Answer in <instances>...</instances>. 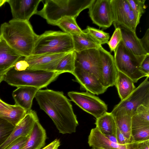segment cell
<instances>
[{
	"label": "cell",
	"mask_w": 149,
	"mask_h": 149,
	"mask_svg": "<svg viewBox=\"0 0 149 149\" xmlns=\"http://www.w3.org/2000/svg\"><path fill=\"white\" fill-rule=\"evenodd\" d=\"M35 97L40 109L51 118L60 133L75 132L78 122L70 100L63 92L39 90Z\"/></svg>",
	"instance_id": "cell-1"
},
{
	"label": "cell",
	"mask_w": 149,
	"mask_h": 149,
	"mask_svg": "<svg viewBox=\"0 0 149 149\" xmlns=\"http://www.w3.org/2000/svg\"><path fill=\"white\" fill-rule=\"evenodd\" d=\"M0 36L14 50L26 57L32 55L38 35L29 21L12 19L1 24Z\"/></svg>",
	"instance_id": "cell-2"
},
{
	"label": "cell",
	"mask_w": 149,
	"mask_h": 149,
	"mask_svg": "<svg viewBox=\"0 0 149 149\" xmlns=\"http://www.w3.org/2000/svg\"><path fill=\"white\" fill-rule=\"evenodd\" d=\"M93 0H46L43 8L36 14L51 25H56L67 17L76 18L83 10L88 8Z\"/></svg>",
	"instance_id": "cell-3"
},
{
	"label": "cell",
	"mask_w": 149,
	"mask_h": 149,
	"mask_svg": "<svg viewBox=\"0 0 149 149\" xmlns=\"http://www.w3.org/2000/svg\"><path fill=\"white\" fill-rule=\"evenodd\" d=\"M74 48L71 35L61 31H46L38 36L32 55L67 53Z\"/></svg>",
	"instance_id": "cell-4"
},
{
	"label": "cell",
	"mask_w": 149,
	"mask_h": 149,
	"mask_svg": "<svg viewBox=\"0 0 149 149\" xmlns=\"http://www.w3.org/2000/svg\"><path fill=\"white\" fill-rule=\"evenodd\" d=\"M61 74L56 71H17L13 68L4 75L3 81L9 85L17 87L29 86L40 89L46 87Z\"/></svg>",
	"instance_id": "cell-5"
},
{
	"label": "cell",
	"mask_w": 149,
	"mask_h": 149,
	"mask_svg": "<svg viewBox=\"0 0 149 149\" xmlns=\"http://www.w3.org/2000/svg\"><path fill=\"white\" fill-rule=\"evenodd\" d=\"M114 52V59L118 71L128 77L134 83H136L142 77L148 76L139 70L147 54L140 56L134 55L125 47L122 40Z\"/></svg>",
	"instance_id": "cell-6"
},
{
	"label": "cell",
	"mask_w": 149,
	"mask_h": 149,
	"mask_svg": "<svg viewBox=\"0 0 149 149\" xmlns=\"http://www.w3.org/2000/svg\"><path fill=\"white\" fill-rule=\"evenodd\" d=\"M149 76L125 99L121 100L111 112L113 116L128 114L132 116L141 105L149 107Z\"/></svg>",
	"instance_id": "cell-7"
},
{
	"label": "cell",
	"mask_w": 149,
	"mask_h": 149,
	"mask_svg": "<svg viewBox=\"0 0 149 149\" xmlns=\"http://www.w3.org/2000/svg\"><path fill=\"white\" fill-rule=\"evenodd\" d=\"M71 101L85 111L97 118L107 112V105L99 97L89 92L70 91Z\"/></svg>",
	"instance_id": "cell-8"
},
{
	"label": "cell",
	"mask_w": 149,
	"mask_h": 149,
	"mask_svg": "<svg viewBox=\"0 0 149 149\" xmlns=\"http://www.w3.org/2000/svg\"><path fill=\"white\" fill-rule=\"evenodd\" d=\"M93 23L103 30L109 27L114 22L111 0H93L88 8Z\"/></svg>",
	"instance_id": "cell-9"
},
{
	"label": "cell",
	"mask_w": 149,
	"mask_h": 149,
	"mask_svg": "<svg viewBox=\"0 0 149 149\" xmlns=\"http://www.w3.org/2000/svg\"><path fill=\"white\" fill-rule=\"evenodd\" d=\"M113 22L136 32L140 20L132 9L127 0H111Z\"/></svg>",
	"instance_id": "cell-10"
},
{
	"label": "cell",
	"mask_w": 149,
	"mask_h": 149,
	"mask_svg": "<svg viewBox=\"0 0 149 149\" xmlns=\"http://www.w3.org/2000/svg\"><path fill=\"white\" fill-rule=\"evenodd\" d=\"M75 52V67L93 74L101 82V63L98 49H92Z\"/></svg>",
	"instance_id": "cell-11"
},
{
	"label": "cell",
	"mask_w": 149,
	"mask_h": 149,
	"mask_svg": "<svg viewBox=\"0 0 149 149\" xmlns=\"http://www.w3.org/2000/svg\"><path fill=\"white\" fill-rule=\"evenodd\" d=\"M67 53L39 55H31L25 57L28 64L26 70L55 71L62 58Z\"/></svg>",
	"instance_id": "cell-12"
},
{
	"label": "cell",
	"mask_w": 149,
	"mask_h": 149,
	"mask_svg": "<svg viewBox=\"0 0 149 149\" xmlns=\"http://www.w3.org/2000/svg\"><path fill=\"white\" fill-rule=\"evenodd\" d=\"M101 63V82L107 88L115 86L118 70L115 64L113 56L110 53L100 46L98 49Z\"/></svg>",
	"instance_id": "cell-13"
},
{
	"label": "cell",
	"mask_w": 149,
	"mask_h": 149,
	"mask_svg": "<svg viewBox=\"0 0 149 149\" xmlns=\"http://www.w3.org/2000/svg\"><path fill=\"white\" fill-rule=\"evenodd\" d=\"M39 121L36 112L32 110L26 114L15 127L6 140L0 146V149H4L17 138L22 136H30L36 123Z\"/></svg>",
	"instance_id": "cell-14"
},
{
	"label": "cell",
	"mask_w": 149,
	"mask_h": 149,
	"mask_svg": "<svg viewBox=\"0 0 149 149\" xmlns=\"http://www.w3.org/2000/svg\"><path fill=\"white\" fill-rule=\"evenodd\" d=\"M42 0H8L13 19L15 20L29 21L36 14L37 8Z\"/></svg>",
	"instance_id": "cell-15"
},
{
	"label": "cell",
	"mask_w": 149,
	"mask_h": 149,
	"mask_svg": "<svg viewBox=\"0 0 149 149\" xmlns=\"http://www.w3.org/2000/svg\"><path fill=\"white\" fill-rule=\"evenodd\" d=\"M72 74L75 77V81L80 84L81 90L99 95L103 93L107 90L94 75L81 68L75 67Z\"/></svg>",
	"instance_id": "cell-16"
},
{
	"label": "cell",
	"mask_w": 149,
	"mask_h": 149,
	"mask_svg": "<svg viewBox=\"0 0 149 149\" xmlns=\"http://www.w3.org/2000/svg\"><path fill=\"white\" fill-rule=\"evenodd\" d=\"M136 142L120 145L112 142L95 127L92 129L88 136V143L90 147L96 149H135Z\"/></svg>",
	"instance_id": "cell-17"
},
{
	"label": "cell",
	"mask_w": 149,
	"mask_h": 149,
	"mask_svg": "<svg viewBox=\"0 0 149 149\" xmlns=\"http://www.w3.org/2000/svg\"><path fill=\"white\" fill-rule=\"evenodd\" d=\"M24 57L10 47L0 36V77L4 75Z\"/></svg>",
	"instance_id": "cell-18"
},
{
	"label": "cell",
	"mask_w": 149,
	"mask_h": 149,
	"mask_svg": "<svg viewBox=\"0 0 149 149\" xmlns=\"http://www.w3.org/2000/svg\"><path fill=\"white\" fill-rule=\"evenodd\" d=\"M113 24L115 28L118 27L120 29L122 34V40L130 52L137 56L148 54L143 47L140 39L137 36L135 31L116 22H113Z\"/></svg>",
	"instance_id": "cell-19"
},
{
	"label": "cell",
	"mask_w": 149,
	"mask_h": 149,
	"mask_svg": "<svg viewBox=\"0 0 149 149\" xmlns=\"http://www.w3.org/2000/svg\"><path fill=\"white\" fill-rule=\"evenodd\" d=\"M39 90L32 86H22L17 87L12 93L15 104L21 107L27 112L30 111L33 100Z\"/></svg>",
	"instance_id": "cell-20"
},
{
	"label": "cell",
	"mask_w": 149,
	"mask_h": 149,
	"mask_svg": "<svg viewBox=\"0 0 149 149\" xmlns=\"http://www.w3.org/2000/svg\"><path fill=\"white\" fill-rule=\"evenodd\" d=\"M47 138L45 130L38 121L27 141L21 149H40L45 146Z\"/></svg>",
	"instance_id": "cell-21"
},
{
	"label": "cell",
	"mask_w": 149,
	"mask_h": 149,
	"mask_svg": "<svg viewBox=\"0 0 149 149\" xmlns=\"http://www.w3.org/2000/svg\"><path fill=\"white\" fill-rule=\"evenodd\" d=\"M83 31L79 34L72 36L73 51L79 52L90 49H98L101 45L95 41L88 32Z\"/></svg>",
	"instance_id": "cell-22"
},
{
	"label": "cell",
	"mask_w": 149,
	"mask_h": 149,
	"mask_svg": "<svg viewBox=\"0 0 149 149\" xmlns=\"http://www.w3.org/2000/svg\"><path fill=\"white\" fill-rule=\"evenodd\" d=\"M95 124L96 127L104 135H112L116 136L117 126L111 113L107 112L96 118Z\"/></svg>",
	"instance_id": "cell-23"
},
{
	"label": "cell",
	"mask_w": 149,
	"mask_h": 149,
	"mask_svg": "<svg viewBox=\"0 0 149 149\" xmlns=\"http://www.w3.org/2000/svg\"><path fill=\"white\" fill-rule=\"evenodd\" d=\"M27 112L26 110L18 105L10 104L8 107L0 111V118L15 126Z\"/></svg>",
	"instance_id": "cell-24"
},
{
	"label": "cell",
	"mask_w": 149,
	"mask_h": 149,
	"mask_svg": "<svg viewBox=\"0 0 149 149\" xmlns=\"http://www.w3.org/2000/svg\"><path fill=\"white\" fill-rule=\"evenodd\" d=\"M115 86L121 100L127 97L136 88L131 79L119 71Z\"/></svg>",
	"instance_id": "cell-25"
},
{
	"label": "cell",
	"mask_w": 149,
	"mask_h": 149,
	"mask_svg": "<svg viewBox=\"0 0 149 149\" xmlns=\"http://www.w3.org/2000/svg\"><path fill=\"white\" fill-rule=\"evenodd\" d=\"M149 126V107L141 105L132 116V130Z\"/></svg>",
	"instance_id": "cell-26"
},
{
	"label": "cell",
	"mask_w": 149,
	"mask_h": 149,
	"mask_svg": "<svg viewBox=\"0 0 149 149\" xmlns=\"http://www.w3.org/2000/svg\"><path fill=\"white\" fill-rule=\"evenodd\" d=\"M132 116L128 114L113 116L117 127L130 142H133L132 137Z\"/></svg>",
	"instance_id": "cell-27"
},
{
	"label": "cell",
	"mask_w": 149,
	"mask_h": 149,
	"mask_svg": "<svg viewBox=\"0 0 149 149\" xmlns=\"http://www.w3.org/2000/svg\"><path fill=\"white\" fill-rule=\"evenodd\" d=\"M75 52L73 50L68 53L58 63L56 71L62 74L67 72L72 74L75 68Z\"/></svg>",
	"instance_id": "cell-28"
},
{
	"label": "cell",
	"mask_w": 149,
	"mask_h": 149,
	"mask_svg": "<svg viewBox=\"0 0 149 149\" xmlns=\"http://www.w3.org/2000/svg\"><path fill=\"white\" fill-rule=\"evenodd\" d=\"M56 26L71 36L79 34L84 32L77 25L75 18L73 17H67L63 18Z\"/></svg>",
	"instance_id": "cell-29"
},
{
	"label": "cell",
	"mask_w": 149,
	"mask_h": 149,
	"mask_svg": "<svg viewBox=\"0 0 149 149\" xmlns=\"http://www.w3.org/2000/svg\"><path fill=\"white\" fill-rule=\"evenodd\" d=\"M88 32L93 38L100 45L107 44L110 38L109 33L88 26L83 30Z\"/></svg>",
	"instance_id": "cell-30"
},
{
	"label": "cell",
	"mask_w": 149,
	"mask_h": 149,
	"mask_svg": "<svg viewBox=\"0 0 149 149\" xmlns=\"http://www.w3.org/2000/svg\"><path fill=\"white\" fill-rule=\"evenodd\" d=\"M15 127L8 121L0 118V146L8 137Z\"/></svg>",
	"instance_id": "cell-31"
},
{
	"label": "cell",
	"mask_w": 149,
	"mask_h": 149,
	"mask_svg": "<svg viewBox=\"0 0 149 149\" xmlns=\"http://www.w3.org/2000/svg\"><path fill=\"white\" fill-rule=\"evenodd\" d=\"M133 142H139L149 139V126L132 130Z\"/></svg>",
	"instance_id": "cell-32"
},
{
	"label": "cell",
	"mask_w": 149,
	"mask_h": 149,
	"mask_svg": "<svg viewBox=\"0 0 149 149\" xmlns=\"http://www.w3.org/2000/svg\"><path fill=\"white\" fill-rule=\"evenodd\" d=\"M132 9L140 20L141 17L146 11V0H127Z\"/></svg>",
	"instance_id": "cell-33"
},
{
	"label": "cell",
	"mask_w": 149,
	"mask_h": 149,
	"mask_svg": "<svg viewBox=\"0 0 149 149\" xmlns=\"http://www.w3.org/2000/svg\"><path fill=\"white\" fill-rule=\"evenodd\" d=\"M122 40V34L120 29L118 27L115 28V30L107 43L111 52L115 51Z\"/></svg>",
	"instance_id": "cell-34"
},
{
	"label": "cell",
	"mask_w": 149,
	"mask_h": 149,
	"mask_svg": "<svg viewBox=\"0 0 149 149\" xmlns=\"http://www.w3.org/2000/svg\"><path fill=\"white\" fill-rule=\"evenodd\" d=\"M29 137H19L13 141L4 149H21L26 143Z\"/></svg>",
	"instance_id": "cell-35"
},
{
	"label": "cell",
	"mask_w": 149,
	"mask_h": 149,
	"mask_svg": "<svg viewBox=\"0 0 149 149\" xmlns=\"http://www.w3.org/2000/svg\"><path fill=\"white\" fill-rule=\"evenodd\" d=\"M140 70L149 76V54H147L139 67Z\"/></svg>",
	"instance_id": "cell-36"
},
{
	"label": "cell",
	"mask_w": 149,
	"mask_h": 149,
	"mask_svg": "<svg viewBox=\"0 0 149 149\" xmlns=\"http://www.w3.org/2000/svg\"><path fill=\"white\" fill-rule=\"evenodd\" d=\"M116 137L118 143L120 145H127L132 142H130L128 140L117 127L116 128Z\"/></svg>",
	"instance_id": "cell-37"
},
{
	"label": "cell",
	"mask_w": 149,
	"mask_h": 149,
	"mask_svg": "<svg viewBox=\"0 0 149 149\" xmlns=\"http://www.w3.org/2000/svg\"><path fill=\"white\" fill-rule=\"evenodd\" d=\"M142 46L147 54H149V29H148L145 33L140 39Z\"/></svg>",
	"instance_id": "cell-38"
},
{
	"label": "cell",
	"mask_w": 149,
	"mask_h": 149,
	"mask_svg": "<svg viewBox=\"0 0 149 149\" xmlns=\"http://www.w3.org/2000/svg\"><path fill=\"white\" fill-rule=\"evenodd\" d=\"M60 145L59 139H56L50 143L40 149H58Z\"/></svg>",
	"instance_id": "cell-39"
},
{
	"label": "cell",
	"mask_w": 149,
	"mask_h": 149,
	"mask_svg": "<svg viewBox=\"0 0 149 149\" xmlns=\"http://www.w3.org/2000/svg\"><path fill=\"white\" fill-rule=\"evenodd\" d=\"M135 149H149V139L136 142Z\"/></svg>",
	"instance_id": "cell-40"
},
{
	"label": "cell",
	"mask_w": 149,
	"mask_h": 149,
	"mask_svg": "<svg viewBox=\"0 0 149 149\" xmlns=\"http://www.w3.org/2000/svg\"><path fill=\"white\" fill-rule=\"evenodd\" d=\"M10 104H8L0 99V111L3 110L8 107Z\"/></svg>",
	"instance_id": "cell-41"
},
{
	"label": "cell",
	"mask_w": 149,
	"mask_h": 149,
	"mask_svg": "<svg viewBox=\"0 0 149 149\" xmlns=\"http://www.w3.org/2000/svg\"><path fill=\"white\" fill-rule=\"evenodd\" d=\"M105 136L108 139L112 142L116 143H118L116 136L112 135H106Z\"/></svg>",
	"instance_id": "cell-42"
},
{
	"label": "cell",
	"mask_w": 149,
	"mask_h": 149,
	"mask_svg": "<svg viewBox=\"0 0 149 149\" xmlns=\"http://www.w3.org/2000/svg\"><path fill=\"white\" fill-rule=\"evenodd\" d=\"M8 0H0V8L5 4L7 3Z\"/></svg>",
	"instance_id": "cell-43"
},
{
	"label": "cell",
	"mask_w": 149,
	"mask_h": 149,
	"mask_svg": "<svg viewBox=\"0 0 149 149\" xmlns=\"http://www.w3.org/2000/svg\"><path fill=\"white\" fill-rule=\"evenodd\" d=\"M4 75L0 77V84L1 82L3 81Z\"/></svg>",
	"instance_id": "cell-44"
},
{
	"label": "cell",
	"mask_w": 149,
	"mask_h": 149,
	"mask_svg": "<svg viewBox=\"0 0 149 149\" xmlns=\"http://www.w3.org/2000/svg\"><path fill=\"white\" fill-rule=\"evenodd\" d=\"M91 149H96L95 148H92H92H91Z\"/></svg>",
	"instance_id": "cell-45"
}]
</instances>
